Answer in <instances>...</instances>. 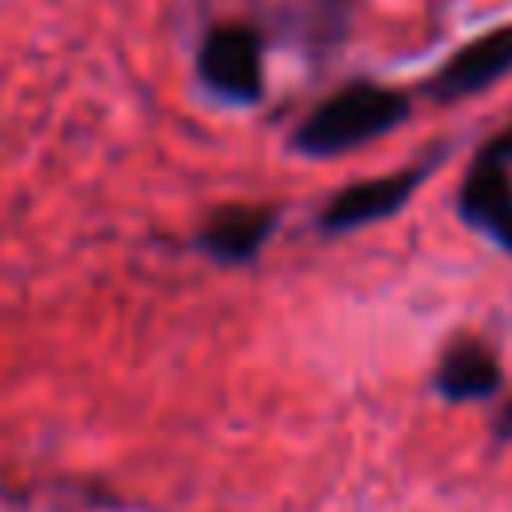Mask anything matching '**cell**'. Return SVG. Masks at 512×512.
<instances>
[{
  "instance_id": "52a82bcc",
  "label": "cell",
  "mask_w": 512,
  "mask_h": 512,
  "mask_svg": "<svg viewBox=\"0 0 512 512\" xmlns=\"http://www.w3.org/2000/svg\"><path fill=\"white\" fill-rule=\"evenodd\" d=\"M512 212V180H508V164L500 156H492L488 148L480 152V160L468 168L464 184H460V216L476 228H492Z\"/></svg>"
},
{
  "instance_id": "6da1fadb",
  "label": "cell",
  "mask_w": 512,
  "mask_h": 512,
  "mask_svg": "<svg viewBox=\"0 0 512 512\" xmlns=\"http://www.w3.org/2000/svg\"><path fill=\"white\" fill-rule=\"evenodd\" d=\"M408 116V100L380 84H352L308 112L292 144L308 156H336L392 132Z\"/></svg>"
},
{
  "instance_id": "5b68a950",
  "label": "cell",
  "mask_w": 512,
  "mask_h": 512,
  "mask_svg": "<svg viewBox=\"0 0 512 512\" xmlns=\"http://www.w3.org/2000/svg\"><path fill=\"white\" fill-rule=\"evenodd\" d=\"M272 224H276L272 208L232 204V208L212 212L196 240H200V248H204L212 260H220V264H244V260H252V256L264 248Z\"/></svg>"
},
{
  "instance_id": "8992f818",
  "label": "cell",
  "mask_w": 512,
  "mask_h": 512,
  "mask_svg": "<svg viewBox=\"0 0 512 512\" xmlns=\"http://www.w3.org/2000/svg\"><path fill=\"white\" fill-rule=\"evenodd\" d=\"M496 388H500V364L484 344L460 340L444 352L436 368V392L444 400H488Z\"/></svg>"
},
{
  "instance_id": "9c48e42d",
  "label": "cell",
  "mask_w": 512,
  "mask_h": 512,
  "mask_svg": "<svg viewBox=\"0 0 512 512\" xmlns=\"http://www.w3.org/2000/svg\"><path fill=\"white\" fill-rule=\"evenodd\" d=\"M496 436H504V440L512 436V404L500 412V420H496Z\"/></svg>"
},
{
  "instance_id": "ba28073f",
  "label": "cell",
  "mask_w": 512,
  "mask_h": 512,
  "mask_svg": "<svg viewBox=\"0 0 512 512\" xmlns=\"http://www.w3.org/2000/svg\"><path fill=\"white\" fill-rule=\"evenodd\" d=\"M488 236H492V240H496L504 252H512V212H508L500 224H492V228H488Z\"/></svg>"
},
{
  "instance_id": "277c9868",
  "label": "cell",
  "mask_w": 512,
  "mask_h": 512,
  "mask_svg": "<svg viewBox=\"0 0 512 512\" xmlns=\"http://www.w3.org/2000/svg\"><path fill=\"white\" fill-rule=\"evenodd\" d=\"M512 68V28H496L472 44H464L432 80L436 100H464L488 84H496Z\"/></svg>"
},
{
  "instance_id": "3957f363",
  "label": "cell",
  "mask_w": 512,
  "mask_h": 512,
  "mask_svg": "<svg viewBox=\"0 0 512 512\" xmlns=\"http://www.w3.org/2000/svg\"><path fill=\"white\" fill-rule=\"evenodd\" d=\"M420 184V172H400V176H380V180H360V184H348L344 192H336L320 216V228L324 232H352V228H364V224H376L384 216H396L408 196L416 192Z\"/></svg>"
},
{
  "instance_id": "7a4b0ae2",
  "label": "cell",
  "mask_w": 512,
  "mask_h": 512,
  "mask_svg": "<svg viewBox=\"0 0 512 512\" xmlns=\"http://www.w3.org/2000/svg\"><path fill=\"white\" fill-rule=\"evenodd\" d=\"M196 72L200 80L232 104H252L264 92V56L260 40L244 24H216L196 52Z\"/></svg>"
}]
</instances>
